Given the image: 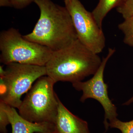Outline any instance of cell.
I'll list each match as a JSON object with an SVG mask.
<instances>
[{"label":"cell","instance_id":"3","mask_svg":"<svg viewBox=\"0 0 133 133\" xmlns=\"http://www.w3.org/2000/svg\"><path fill=\"white\" fill-rule=\"evenodd\" d=\"M56 83L47 76L39 78L22 101L19 115L31 122L55 124L59 98L54 90Z\"/></svg>","mask_w":133,"mask_h":133},{"label":"cell","instance_id":"1","mask_svg":"<svg viewBox=\"0 0 133 133\" xmlns=\"http://www.w3.org/2000/svg\"><path fill=\"white\" fill-rule=\"evenodd\" d=\"M40 16L33 31L24 38L55 51L66 48L78 39L70 15L65 7L51 0H35Z\"/></svg>","mask_w":133,"mask_h":133},{"label":"cell","instance_id":"8","mask_svg":"<svg viewBox=\"0 0 133 133\" xmlns=\"http://www.w3.org/2000/svg\"><path fill=\"white\" fill-rule=\"evenodd\" d=\"M6 110L12 126V133H56L55 124L29 121L21 116L14 108L6 104Z\"/></svg>","mask_w":133,"mask_h":133},{"label":"cell","instance_id":"13","mask_svg":"<svg viewBox=\"0 0 133 133\" xmlns=\"http://www.w3.org/2000/svg\"><path fill=\"white\" fill-rule=\"evenodd\" d=\"M35 0H0L1 7H11L16 9H22L29 6Z\"/></svg>","mask_w":133,"mask_h":133},{"label":"cell","instance_id":"11","mask_svg":"<svg viewBox=\"0 0 133 133\" xmlns=\"http://www.w3.org/2000/svg\"><path fill=\"white\" fill-rule=\"evenodd\" d=\"M118 26L119 29L124 35L123 42L130 47H133V16L124 19Z\"/></svg>","mask_w":133,"mask_h":133},{"label":"cell","instance_id":"2","mask_svg":"<svg viewBox=\"0 0 133 133\" xmlns=\"http://www.w3.org/2000/svg\"><path fill=\"white\" fill-rule=\"evenodd\" d=\"M102 60L78 39L70 45L53 51L45 65L47 76L56 82L82 81L94 75Z\"/></svg>","mask_w":133,"mask_h":133},{"label":"cell","instance_id":"12","mask_svg":"<svg viewBox=\"0 0 133 133\" xmlns=\"http://www.w3.org/2000/svg\"><path fill=\"white\" fill-rule=\"evenodd\" d=\"M109 127L118 129L122 133H133V120L128 122H123L117 118L109 122Z\"/></svg>","mask_w":133,"mask_h":133},{"label":"cell","instance_id":"6","mask_svg":"<svg viewBox=\"0 0 133 133\" xmlns=\"http://www.w3.org/2000/svg\"><path fill=\"white\" fill-rule=\"evenodd\" d=\"M70 15L78 39L93 52L98 54L104 49L106 38L102 29L79 0H64Z\"/></svg>","mask_w":133,"mask_h":133},{"label":"cell","instance_id":"15","mask_svg":"<svg viewBox=\"0 0 133 133\" xmlns=\"http://www.w3.org/2000/svg\"><path fill=\"white\" fill-rule=\"evenodd\" d=\"M116 9L117 12L122 15L124 19L133 16V0H126Z\"/></svg>","mask_w":133,"mask_h":133},{"label":"cell","instance_id":"16","mask_svg":"<svg viewBox=\"0 0 133 133\" xmlns=\"http://www.w3.org/2000/svg\"><path fill=\"white\" fill-rule=\"evenodd\" d=\"M133 102V96L130 99H129L128 101L124 103L123 104V105H129L131 104Z\"/></svg>","mask_w":133,"mask_h":133},{"label":"cell","instance_id":"5","mask_svg":"<svg viewBox=\"0 0 133 133\" xmlns=\"http://www.w3.org/2000/svg\"><path fill=\"white\" fill-rule=\"evenodd\" d=\"M45 76V66L15 63L6 65L4 76L0 77V101L18 109L22 96L29 91L35 81Z\"/></svg>","mask_w":133,"mask_h":133},{"label":"cell","instance_id":"17","mask_svg":"<svg viewBox=\"0 0 133 133\" xmlns=\"http://www.w3.org/2000/svg\"></svg>","mask_w":133,"mask_h":133},{"label":"cell","instance_id":"9","mask_svg":"<svg viewBox=\"0 0 133 133\" xmlns=\"http://www.w3.org/2000/svg\"><path fill=\"white\" fill-rule=\"evenodd\" d=\"M56 133H90L87 122L73 114L58 98Z\"/></svg>","mask_w":133,"mask_h":133},{"label":"cell","instance_id":"7","mask_svg":"<svg viewBox=\"0 0 133 133\" xmlns=\"http://www.w3.org/2000/svg\"><path fill=\"white\" fill-rule=\"evenodd\" d=\"M115 49L109 48L106 57H103L101 64L93 77L88 81L72 83L76 90L82 91L83 95L80 101L84 102L88 98L96 100L102 105L105 112L104 123L106 131L109 127V122L117 118V108L112 102L108 95V85L104 81V73L107 63L115 52Z\"/></svg>","mask_w":133,"mask_h":133},{"label":"cell","instance_id":"14","mask_svg":"<svg viewBox=\"0 0 133 133\" xmlns=\"http://www.w3.org/2000/svg\"><path fill=\"white\" fill-rule=\"evenodd\" d=\"M6 104L0 101V132L7 133L6 127L10 124L7 113L6 110Z\"/></svg>","mask_w":133,"mask_h":133},{"label":"cell","instance_id":"4","mask_svg":"<svg viewBox=\"0 0 133 133\" xmlns=\"http://www.w3.org/2000/svg\"><path fill=\"white\" fill-rule=\"evenodd\" d=\"M0 62L45 66L53 51L26 40L18 30L11 28L0 33Z\"/></svg>","mask_w":133,"mask_h":133},{"label":"cell","instance_id":"10","mask_svg":"<svg viewBox=\"0 0 133 133\" xmlns=\"http://www.w3.org/2000/svg\"><path fill=\"white\" fill-rule=\"evenodd\" d=\"M126 0H99L97 5L93 10V16L98 25L102 29V23L108 14L114 8L122 5Z\"/></svg>","mask_w":133,"mask_h":133}]
</instances>
